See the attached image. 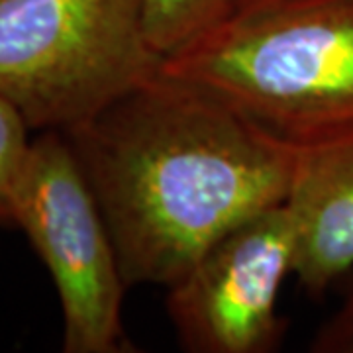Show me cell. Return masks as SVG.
Instances as JSON below:
<instances>
[{
	"label": "cell",
	"mask_w": 353,
	"mask_h": 353,
	"mask_svg": "<svg viewBox=\"0 0 353 353\" xmlns=\"http://www.w3.org/2000/svg\"><path fill=\"white\" fill-rule=\"evenodd\" d=\"M128 287H171L232 228L287 201L296 148L159 69L61 132Z\"/></svg>",
	"instance_id": "obj_1"
},
{
	"label": "cell",
	"mask_w": 353,
	"mask_h": 353,
	"mask_svg": "<svg viewBox=\"0 0 353 353\" xmlns=\"http://www.w3.org/2000/svg\"><path fill=\"white\" fill-rule=\"evenodd\" d=\"M161 71L289 145L353 130V0H238Z\"/></svg>",
	"instance_id": "obj_2"
},
{
	"label": "cell",
	"mask_w": 353,
	"mask_h": 353,
	"mask_svg": "<svg viewBox=\"0 0 353 353\" xmlns=\"http://www.w3.org/2000/svg\"><path fill=\"white\" fill-rule=\"evenodd\" d=\"M161 69L138 0H0V94L38 132H67Z\"/></svg>",
	"instance_id": "obj_3"
},
{
	"label": "cell",
	"mask_w": 353,
	"mask_h": 353,
	"mask_svg": "<svg viewBox=\"0 0 353 353\" xmlns=\"http://www.w3.org/2000/svg\"><path fill=\"white\" fill-rule=\"evenodd\" d=\"M50 271L63 318L65 353H132L122 320L128 285L110 230L61 132H39L14 208Z\"/></svg>",
	"instance_id": "obj_4"
},
{
	"label": "cell",
	"mask_w": 353,
	"mask_h": 353,
	"mask_svg": "<svg viewBox=\"0 0 353 353\" xmlns=\"http://www.w3.org/2000/svg\"><path fill=\"white\" fill-rule=\"evenodd\" d=\"M294 234L283 204L265 208L214 241L169 287L167 312L190 353H269L287 334L279 290L292 275Z\"/></svg>",
	"instance_id": "obj_5"
},
{
	"label": "cell",
	"mask_w": 353,
	"mask_h": 353,
	"mask_svg": "<svg viewBox=\"0 0 353 353\" xmlns=\"http://www.w3.org/2000/svg\"><path fill=\"white\" fill-rule=\"evenodd\" d=\"M285 206L292 275L320 299L353 273V130L296 148Z\"/></svg>",
	"instance_id": "obj_6"
},
{
	"label": "cell",
	"mask_w": 353,
	"mask_h": 353,
	"mask_svg": "<svg viewBox=\"0 0 353 353\" xmlns=\"http://www.w3.org/2000/svg\"><path fill=\"white\" fill-rule=\"evenodd\" d=\"M141 28L161 61L226 20L238 0H138Z\"/></svg>",
	"instance_id": "obj_7"
},
{
	"label": "cell",
	"mask_w": 353,
	"mask_h": 353,
	"mask_svg": "<svg viewBox=\"0 0 353 353\" xmlns=\"http://www.w3.org/2000/svg\"><path fill=\"white\" fill-rule=\"evenodd\" d=\"M22 112L0 94V224L14 226V208L34 139Z\"/></svg>",
	"instance_id": "obj_8"
},
{
	"label": "cell",
	"mask_w": 353,
	"mask_h": 353,
	"mask_svg": "<svg viewBox=\"0 0 353 353\" xmlns=\"http://www.w3.org/2000/svg\"><path fill=\"white\" fill-rule=\"evenodd\" d=\"M318 353H353V304L341 303V308L320 328L310 343Z\"/></svg>",
	"instance_id": "obj_9"
},
{
	"label": "cell",
	"mask_w": 353,
	"mask_h": 353,
	"mask_svg": "<svg viewBox=\"0 0 353 353\" xmlns=\"http://www.w3.org/2000/svg\"><path fill=\"white\" fill-rule=\"evenodd\" d=\"M338 287H340L341 294H343V303L353 304V273H350L347 277L343 279Z\"/></svg>",
	"instance_id": "obj_10"
}]
</instances>
